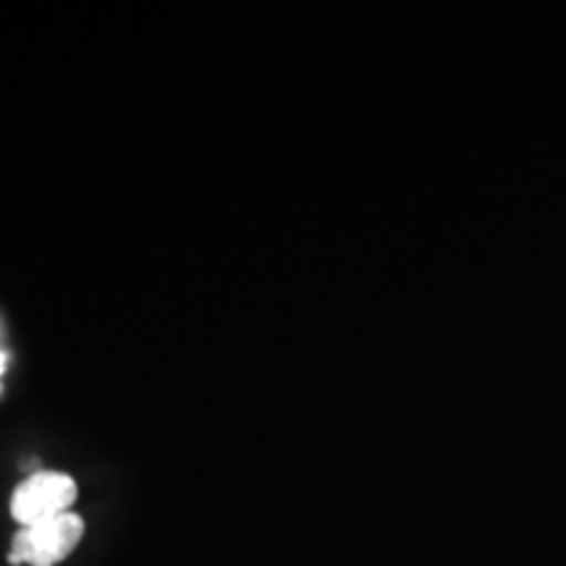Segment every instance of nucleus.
I'll list each match as a JSON object with an SVG mask.
<instances>
[{"instance_id":"f257e3e1","label":"nucleus","mask_w":566,"mask_h":566,"mask_svg":"<svg viewBox=\"0 0 566 566\" xmlns=\"http://www.w3.org/2000/svg\"><path fill=\"white\" fill-rule=\"evenodd\" d=\"M82 533L84 522L80 514L66 512L53 516V520L38 522V525L24 527L13 537L9 562L30 566H55L80 546Z\"/></svg>"},{"instance_id":"f03ea898","label":"nucleus","mask_w":566,"mask_h":566,"mask_svg":"<svg viewBox=\"0 0 566 566\" xmlns=\"http://www.w3.org/2000/svg\"><path fill=\"white\" fill-rule=\"evenodd\" d=\"M76 501V483L63 472H34L11 495V514L19 525L32 527L38 522L66 514Z\"/></svg>"},{"instance_id":"7ed1b4c3","label":"nucleus","mask_w":566,"mask_h":566,"mask_svg":"<svg viewBox=\"0 0 566 566\" xmlns=\"http://www.w3.org/2000/svg\"><path fill=\"white\" fill-rule=\"evenodd\" d=\"M6 363H9V357H6V352H0V375L6 373Z\"/></svg>"}]
</instances>
